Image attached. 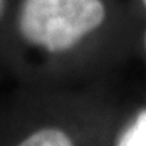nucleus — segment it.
<instances>
[{
    "mask_svg": "<svg viewBox=\"0 0 146 146\" xmlns=\"http://www.w3.org/2000/svg\"><path fill=\"white\" fill-rule=\"evenodd\" d=\"M103 0H14L0 31V72L18 85L39 88L60 60L103 30Z\"/></svg>",
    "mask_w": 146,
    "mask_h": 146,
    "instance_id": "1",
    "label": "nucleus"
},
{
    "mask_svg": "<svg viewBox=\"0 0 146 146\" xmlns=\"http://www.w3.org/2000/svg\"><path fill=\"white\" fill-rule=\"evenodd\" d=\"M39 88L18 85L0 107V146H77L62 125L49 119Z\"/></svg>",
    "mask_w": 146,
    "mask_h": 146,
    "instance_id": "2",
    "label": "nucleus"
},
{
    "mask_svg": "<svg viewBox=\"0 0 146 146\" xmlns=\"http://www.w3.org/2000/svg\"><path fill=\"white\" fill-rule=\"evenodd\" d=\"M116 146H146V110L138 114L120 135Z\"/></svg>",
    "mask_w": 146,
    "mask_h": 146,
    "instance_id": "3",
    "label": "nucleus"
},
{
    "mask_svg": "<svg viewBox=\"0 0 146 146\" xmlns=\"http://www.w3.org/2000/svg\"><path fill=\"white\" fill-rule=\"evenodd\" d=\"M12 1L14 0H0V31L3 30L5 21L8 18V14L12 7Z\"/></svg>",
    "mask_w": 146,
    "mask_h": 146,
    "instance_id": "4",
    "label": "nucleus"
},
{
    "mask_svg": "<svg viewBox=\"0 0 146 146\" xmlns=\"http://www.w3.org/2000/svg\"><path fill=\"white\" fill-rule=\"evenodd\" d=\"M143 4H145V5H146V0H143Z\"/></svg>",
    "mask_w": 146,
    "mask_h": 146,
    "instance_id": "5",
    "label": "nucleus"
},
{
    "mask_svg": "<svg viewBox=\"0 0 146 146\" xmlns=\"http://www.w3.org/2000/svg\"><path fill=\"white\" fill-rule=\"evenodd\" d=\"M145 45H146V36H145Z\"/></svg>",
    "mask_w": 146,
    "mask_h": 146,
    "instance_id": "6",
    "label": "nucleus"
},
{
    "mask_svg": "<svg viewBox=\"0 0 146 146\" xmlns=\"http://www.w3.org/2000/svg\"><path fill=\"white\" fill-rule=\"evenodd\" d=\"M0 73H1V72H0Z\"/></svg>",
    "mask_w": 146,
    "mask_h": 146,
    "instance_id": "7",
    "label": "nucleus"
}]
</instances>
